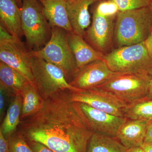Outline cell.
<instances>
[{
  "instance_id": "6da1fadb",
  "label": "cell",
  "mask_w": 152,
  "mask_h": 152,
  "mask_svg": "<svg viewBox=\"0 0 152 152\" xmlns=\"http://www.w3.org/2000/svg\"><path fill=\"white\" fill-rule=\"evenodd\" d=\"M69 90L44 99L42 107L20 121L18 132L26 141L43 144L55 152H87L93 132L74 108Z\"/></svg>"
},
{
  "instance_id": "7a4b0ae2",
  "label": "cell",
  "mask_w": 152,
  "mask_h": 152,
  "mask_svg": "<svg viewBox=\"0 0 152 152\" xmlns=\"http://www.w3.org/2000/svg\"><path fill=\"white\" fill-rule=\"evenodd\" d=\"M115 35L120 47L143 42L152 30L149 7L120 11L117 15Z\"/></svg>"
},
{
  "instance_id": "3957f363",
  "label": "cell",
  "mask_w": 152,
  "mask_h": 152,
  "mask_svg": "<svg viewBox=\"0 0 152 152\" xmlns=\"http://www.w3.org/2000/svg\"><path fill=\"white\" fill-rule=\"evenodd\" d=\"M104 60L115 72L139 74L152 78V58L145 42L119 47L105 55Z\"/></svg>"
},
{
  "instance_id": "277c9868",
  "label": "cell",
  "mask_w": 152,
  "mask_h": 152,
  "mask_svg": "<svg viewBox=\"0 0 152 152\" xmlns=\"http://www.w3.org/2000/svg\"><path fill=\"white\" fill-rule=\"evenodd\" d=\"M20 10L22 31L28 45L31 51L40 50L48 42L52 34L42 5L38 0H23Z\"/></svg>"
},
{
  "instance_id": "5b68a950",
  "label": "cell",
  "mask_w": 152,
  "mask_h": 152,
  "mask_svg": "<svg viewBox=\"0 0 152 152\" xmlns=\"http://www.w3.org/2000/svg\"><path fill=\"white\" fill-rule=\"evenodd\" d=\"M68 33L61 28H52L51 36L46 45L40 50L31 51L30 53L60 68L69 83L78 69L69 45Z\"/></svg>"
},
{
  "instance_id": "8992f818",
  "label": "cell",
  "mask_w": 152,
  "mask_h": 152,
  "mask_svg": "<svg viewBox=\"0 0 152 152\" xmlns=\"http://www.w3.org/2000/svg\"><path fill=\"white\" fill-rule=\"evenodd\" d=\"M31 56L35 88L43 99L62 90H69L72 92L83 91L71 86L58 67L41 58Z\"/></svg>"
},
{
  "instance_id": "52a82bcc",
  "label": "cell",
  "mask_w": 152,
  "mask_h": 152,
  "mask_svg": "<svg viewBox=\"0 0 152 152\" xmlns=\"http://www.w3.org/2000/svg\"><path fill=\"white\" fill-rule=\"evenodd\" d=\"M151 78L136 74L118 73L96 88L110 93L127 104L143 99Z\"/></svg>"
},
{
  "instance_id": "ba28073f",
  "label": "cell",
  "mask_w": 152,
  "mask_h": 152,
  "mask_svg": "<svg viewBox=\"0 0 152 152\" xmlns=\"http://www.w3.org/2000/svg\"><path fill=\"white\" fill-rule=\"evenodd\" d=\"M74 108L87 128L93 133L115 137L127 118L94 108L87 104L73 102Z\"/></svg>"
},
{
  "instance_id": "9c48e42d",
  "label": "cell",
  "mask_w": 152,
  "mask_h": 152,
  "mask_svg": "<svg viewBox=\"0 0 152 152\" xmlns=\"http://www.w3.org/2000/svg\"><path fill=\"white\" fill-rule=\"evenodd\" d=\"M71 99L74 102L83 103L97 110L124 118L128 105L110 93L98 88L71 92Z\"/></svg>"
},
{
  "instance_id": "30bf717a",
  "label": "cell",
  "mask_w": 152,
  "mask_h": 152,
  "mask_svg": "<svg viewBox=\"0 0 152 152\" xmlns=\"http://www.w3.org/2000/svg\"><path fill=\"white\" fill-rule=\"evenodd\" d=\"M31 57L30 52L18 38L16 37L12 41H0L1 61L20 73L35 88Z\"/></svg>"
},
{
  "instance_id": "8fae6325",
  "label": "cell",
  "mask_w": 152,
  "mask_h": 152,
  "mask_svg": "<svg viewBox=\"0 0 152 152\" xmlns=\"http://www.w3.org/2000/svg\"><path fill=\"white\" fill-rule=\"evenodd\" d=\"M118 73L109 68L104 60H98L78 70L69 83L79 89H91L104 83Z\"/></svg>"
},
{
  "instance_id": "7c38bea8",
  "label": "cell",
  "mask_w": 152,
  "mask_h": 152,
  "mask_svg": "<svg viewBox=\"0 0 152 152\" xmlns=\"http://www.w3.org/2000/svg\"><path fill=\"white\" fill-rule=\"evenodd\" d=\"M114 19L102 16L94 12L92 21L85 36L99 51H104L111 43L114 33Z\"/></svg>"
},
{
  "instance_id": "4fadbf2b",
  "label": "cell",
  "mask_w": 152,
  "mask_h": 152,
  "mask_svg": "<svg viewBox=\"0 0 152 152\" xmlns=\"http://www.w3.org/2000/svg\"><path fill=\"white\" fill-rule=\"evenodd\" d=\"M73 32L84 37L91 24L89 8L99 0H65Z\"/></svg>"
},
{
  "instance_id": "5bb4252c",
  "label": "cell",
  "mask_w": 152,
  "mask_h": 152,
  "mask_svg": "<svg viewBox=\"0 0 152 152\" xmlns=\"http://www.w3.org/2000/svg\"><path fill=\"white\" fill-rule=\"evenodd\" d=\"M148 123L141 120L128 119L120 126L116 138L127 149L141 146Z\"/></svg>"
},
{
  "instance_id": "9a60e30c",
  "label": "cell",
  "mask_w": 152,
  "mask_h": 152,
  "mask_svg": "<svg viewBox=\"0 0 152 152\" xmlns=\"http://www.w3.org/2000/svg\"><path fill=\"white\" fill-rule=\"evenodd\" d=\"M68 41L78 70L95 61L104 60L105 55L87 43L82 36L74 32L68 33Z\"/></svg>"
},
{
  "instance_id": "2e32d148",
  "label": "cell",
  "mask_w": 152,
  "mask_h": 152,
  "mask_svg": "<svg viewBox=\"0 0 152 152\" xmlns=\"http://www.w3.org/2000/svg\"><path fill=\"white\" fill-rule=\"evenodd\" d=\"M51 28L58 27L69 33L73 32L65 0H38Z\"/></svg>"
},
{
  "instance_id": "e0dca14e",
  "label": "cell",
  "mask_w": 152,
  "mask_h": 152,
  "mask_svg": "<svg viewBox=\"0 0 152 152\" xmlns=\"http://www.w3.org/2000/svg\"><path fill=\"white\" fill-rule=\"evenodd\" d=\"M1 24L12 35L21 39L23 35L20 12L16 0H0Z\"/></svg>"
},
{
  "instance_id": "ac0fdd59",
  "label": "cell",
  "mask_w": 152,
  "mask_h": 152,
  "mask_svg": "<svg viewBox=\"0 0 152 152\" xmlns=\"http://www.w3.org/2000/svg\"><path fill=\"white\" fill-rule=\"evenodd\" d=\"M22 104L21 95L20 93H16L10 103L0 129V131L7 140L16 132L20 123Z\"/></svg>"
},
{
  "instance_id": "d6986e66",
  "label": "cell",
  "mask_w": 152,
  "mask_h": 152,
  "mask_svg": "<svg viewBox=\"0 0 152 152\" xmlns=\"http://www.w3.org/2000/svg\"><path fill=\"white\" fill-rule=\"evenodd\" d=\"M20 94L23 98L21 121L32 115L41 109L44 99L37 91L29 83L22 89Z\"/></svg>"
},
{
  "instance_id": "ffe728a7",
  "label": "cell",
  "mask_w": 152,
  "mask_h": 152,
  "mask_svg": "<svg viewBox=\"0 0 152 152\" xmlns=\"http://www.w3.org/2000/svg\"><path fill=\"white\" fill-rule=\"evenodd\" d=\"M127 149L115 137L93 133L87 152H126Z\"/></svg>"
},
{
  "instance_id": "44dd1931",
  "label": "cell",
  "mask_w": 152,
  "mask_h": 152,
  "mask_svg": "<svg viewBox=\"0 0 152 152\" xmlns=\"http://www.w3.org/2000/svg\"><path fill=\"white\" fill-rule=\"evenodd\" d=\"M28 83V80L20 73L0 61V84L16 94L20 93Z\"/></svg>"
},
{
  "instance_id": "7402d4cb",
  "label": "cell",
  "mask_w": 152,
  "mask_h": 152,
  "mask_svg": "<svg viewBox=\"0 0 152 152\" xmlns=\"http://www.w3.org/2000/svg\"><path fill=\"white\" fill-rule=\"evenodd\" d=\"M128 119L152 121V100L142 99L128 104L124 113Z\"/></svg>"
},
{
  "instance_id": "603a6c76",
  "label": "cell",
  "mask_w": 152,
  "mask_h": 152,
  "mask_svg": "<svg viewBox=\"0 0 152 152\" xmlns=\"http://www.w3.org/2000/svg\"><path fill=\"white\" fill-rule=\"evenodd\" d=\"M8 141L10 152H34L24 137L18 131L10 137Z\"/></svg>"
},
{
  "instance_id": "cb8c5ba5",
  "label": "cell",
  "mask_w": 152,
  "mask_h": 152,
  "mask_svg": "<svg viewBox=\"0 0 152 152\" xmlns=\"http://www.w3.org/2000/svg\"><path fill=\"white\" fill-rule=\"evenodd\" d=\"M120 11L115 3L112 0H107L100 2L94 12L102 16L114 18Z\"/></svg>"
},
{
  "instance_id": "d4e9b609",
  "label": "cell",
  "mask_w": 152,
  "mask_h": 152,
  "mask_svg": "<svg viewBox=\"0 0 152 152\" xmlns=\"http://www.w3.org/2000/svg\"><path fill=\"white\" fill-rule=\"evenodd\" d=\"M120 11L129 10L149 7L151 0H112Z\"/></svg>"
},
{
  "instance_id": "484cf974",
  "label": "cell",
  "mask_w": 152,
  "mask_h": 152,
  "mask_svg": "<svg viewBox=\"0 0 152 152\" xmlns=\"http://www.w3.org/2000/svg\"><path fill=\"white\" fill-rule=\"evenodd\" d=\"M0 118L1 121L4 116L6 107L9 99L10 97L15 96L16 94L1 84L0 85Z\"/></svg>"
},
{
  "instance_id": "4316f807",
  "label": "cell",
  "mask_w": 152,
  "mask_h": 152,
  "mask_svg": "<svg viewBox=\"0 0 152 152\" xmlns=\"http://www.w3.org/2000/svg\"><path fill=\"white\" fill-rule=\"evenodd\" d=\"M34 152H55L43 144L34 141H27Z\"/></svg>"
},
{
  "instance_id": "83f0119b",
  "label": "cell",
  "mask_w": 152,
  "mask_h": 152,
  "mask_svg": "<svg viewBox=\"0 0 152 152\" xmlns=\"http://www.w3.org/2000/svg\"><path fill=\"white\" fill-rule=\"evenodd\" d=\"M0 152H10L8 140L6 138L0 131Z\"/></svg>"
},
{
  "instance_id": "f1b7e54d",
  "label": "cell",
  "mask_w": 152,
  "mask_h": 152,
  "mask_svg": "<svg viewBox=\"0 0 152 152\" xmlns=\"http://www.w3.org/2000/svg\"><path fill=\"white\" fill-rule=\"evenodd\" d=\"M144 143H152V121L148 123Z\"/></svg>"
},
{
  "instance_id": "f546056e",
  "label": "cell",
  "mask_w": 152,
  "mask_h": 152,
  "mask_svg": "<svg viewBox=\"0 0 152 152\" xmlns=\"http://www.w3.org/2000/svg\"><path fill=\"white\" fill-rule=\"evenodd\" d=\"M144 42L150 56L152 58V30L148 37Z\"/></svg>"
},
{
  "instance_id": "4dcf8cb0",
  "label": "cell",
  "mask_w": 152,
  "mask_h": 152,
  "mask_svg": "<svg viewBox=\"0 0 152 152\" xmlns=\"http://www.w3.org/2000/svg\"><path fill=\"white\" fill-rule=\"evenodd\" d=\"M144 99L152 100V78L150 80L149 84L148 94Z\"/></svg>"
},
{
  "instance_id": "1f68e13d",
  "label": "cell",
  "mask_w": 152,
  "mask_h": 152,
  "mask_svg": "<svg viewBox=\"0 0 152 152\" xmlns=\"http://www.w3.org/2000/svg\"><path fill=\"white\" fill-rule=\"evenodd\" d=\"M141 147L145 152H152V143H143Z\"/></svg>"
},
{
  "instance_id": "d6a6232c",
  "label": "cell",
  "mask_w": 152,
  "mask_h": 152,
  "mask_svg": "<svg viewBox=\"0 0 152 152\" xmlns=\"http://www.w3.org/2000/svg\"><path fill=\"white\" fill-rule=\"evenodd\" d=\"M126 152H145L141 147H134L126 149Z\"/></svg>"
},
{
  "instance_id": "836d02e7",
  "label": "cell",
  "mask_w": 152,
  "mask_h": 152,
  "mask_svg": "<svg viewBox=\"0 0 152 152\" xmlns=\"http://www.w3.org/2000/svg\"><path fill=\"white\" fill-rule=\"evenodd\" d=\"M150 10H151V13L152 15V0H151V2H150L149 6Z\"/></svg>"
},
{
  "instance_id": "e575fe53",
  "label": "cell",
  "mask_w": 152,
  "mask_h": 152,
  "mask_svg": "<svg viewBox=\"0 0 152 152\" xmlns=\"http://www.w3.org/2000/svg\"><path fill=\"white\" fill-rule=\"evenodd\" d=\"M16 1L17 4H18V6H20V2H19V0H16Z\"/></svg>"
},
{
  "instance_id": "d590c367",
  "label": "cell",
  "mask_w": 152,
  "mask_h": 152,
  "mask_svg": "<svg viewBox=\"0 0 152 152\" xmlns=\"http://www.w3.org/2000/svg\"><path fill=\"white\" fill-rule=\"evenodd\" d=\"M22 1H23V0H19L20 5V7H21V6L22 5Z\"/></svg>"
}]
</instances>
